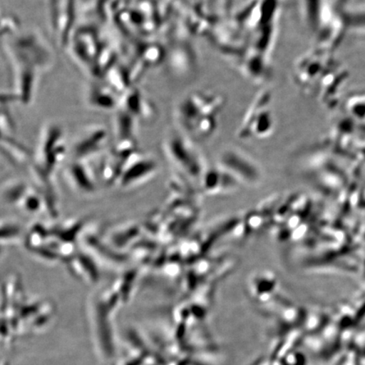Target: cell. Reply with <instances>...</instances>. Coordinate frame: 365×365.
<instances>
[{
	"label": "cell",
	"instance_id": "cell-1",
	"mask_svg": "<svg viewBox=\"0 0 365 365\" xmlns=\"http://www.w3.org/2000/svg\"><path fill=\"white\" fill-rule=\"evenodd\" d=\"M222 106V98L218 96L198 91L182 99L177 116L186 131L199 137L209 136L217 127Z\"/></svg>",
	"mask_w": 365,
	"mask_h": 365
},
{
	"label": "cell",
	"instance_id": "cell-2",
	"mask_svg": "<svg viewBox=\"0 0 365 365\" xmlns=\"http://www.w3.org/2000/svg\"><path fill=\"white\" fill-rule=\"evenodd\" d=\"M166 148L168 154L179 165L186 168L190 172L192 168L193 173H195V168L197 170L199 160L197 154L194 152L192 147L181 135L172 134L167 140Z\"/></svg>",
	"mask_w": 365,
	"mask_h": 365
},
{
	"label": "cell",
	"instance_id": "cell-3",
	"mask_svg": "<svg viewBox=\"0 0 365 365\" xmlns=\"http://www.w3.org/2000/svg\"><path fill=\"white\" fill-rule=\"evenodd\" d=\"M222 163L225 170L240 180L255 182L259 179L258 168L238 153H226L222 158Z\"/></svg>",
	"mask_w": 365,
	"mask_h": 365
},
{
	"label": "cell",
	"instance_id": "cell-4",
	"mask_svg": "<svg viewBox=\"0 0 365 365\" xmlns=\"http://www.w3.org/2000/svg\"><path fill=\"white\" fill-rule=\"evenodd\" d=\"M155 165L150 160H135L133 164H127L126 170L121 172L120 185L127 187L138 184V182L147 179L154 171Z\"/></svg>",
	"mask_w": 365,
	"mask_h": 365
},
{
	"label": "cell",
	"instance_id": "cell-5",
	"mask_svg": "<svg viewBox=\"0 0 365 365\" xmlns=\"http://www.w3.org/2000/svg\"><path fill=\"white\" fill-rule=\"evenodd\" d=\"M67 178L76 190L82 193H90L94 191V184L90 178L88 170L79 164H73L67 170Z\"/></svg>",
	"mask_w": 365,
	"mask_h": 365
},
{
	"label": "cell",
	"instance_id": "cell-6",
	"mask_svg": "<svg viewBox=\"0 0 365 365\" xmlns=\"http://www.w3.org/2000/svg\"><path fill=\"white\" fill-rule=\"evenodd\" d=\"M40 205L41 203L38 196H36L34 194L27 193L26 191L24 198H23L22 203V207L25 209V211L35 212L38 211Z\"/></svg>",
	"mask_w": 365,
	"mask_h": 365
},
{
	"label": "cell",
	"instance_id": "cell-7",
	"mask_svg": "<svg viewBox=\"0 0 365 365\" xmlns=\"http://www.w3.org/2000/svg\"><path fill=\"white\" fill-rule=\"evenodd\" d=\"M19 228L16 225L7 223V225H0V240H11L16 238L19 235Z\"/></svg>",
	"mask_w": 365,
	"mask_h": 365
}]
</instances>
